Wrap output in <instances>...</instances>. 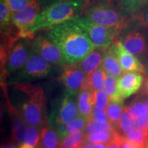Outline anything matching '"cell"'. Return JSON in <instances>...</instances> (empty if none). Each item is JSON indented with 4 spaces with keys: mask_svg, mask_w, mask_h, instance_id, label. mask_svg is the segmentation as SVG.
I'll use <instances>...</instances> for the list:
<instances>
[{
    "mask_svg": "<svg viewBox=\"0 0 148 148\" xmlns=\"http://www.w3.org/2000/svg\"><path fill=\"white\" fill-rule=\"evenodd\" d=\"M120 5L125 12L136 14L148 3V0H118Z\"/></svg>",
    "mask_w": 148,
    "mask_h": 148,
    "instance_id": "obj_30",
    "label": "cell"
},
{
    "mask_svg": "<svg viewBox=\"0 0 148 148\" xmlns=\"http://www.w3.org/2000/svg\"><path fill=\"white\" fill-rule=\"evenodd\" d=\"M124 136L132 144L145 145L148 140V130L136 128Z\"/></svg>",
    "mask_w": 148,
    "mask_h": 148,
    "instance_id": "obj_28",
    "label": "cell"
},
{
    "mask_svg": "<svg viewBox=\"0 0 148 148\" xmlns=\"http://www.w3.org/2000/svg\"><path fill=\"white\" fill-rule=\"evenodd\" d=\"M109 144H104V143L92 144V146H93V148H110V145H109Z\"/></svg>",
    "mask_w": 148,
    "mask_h": 148,
    "instance_id": "obj_41",
    "label": "cell"
},
{
    "mask_svg": "<svg viewBox=\"0 0 148 148\" xmlns=\"http://www.w3.org/2000/svg\"><path fill=\"white\" fill-rule=\"evenodd\" d=\"M121 148H132V143L122 135L121 139Z\"/></svg>",
    "mask_w": 148,
    "mask_h": 148,
    "instance_id": "obj_40",
    "label": "cell"
},
{
    "mask_svg": "<svg viewBox=\"0 0 148 148\" xmlns=\"http://www.w3.org/2000/svg\"><path fill=\"white\" fill-rule=\"evenodd\" d=\"M3 148H17L15 145H7L5 146Z\"/></svg>",
    "mask_w": 148,
    "mask_h": 148,
    "instance_id": "obj_44",
    "label": "cell"
},
{
    "mask_svg": "<svg viewBox=\"0 0 148 148\" xmlns=\"http://www.w3.org/2000/svg\"><path fill=\"white\" fill-rule=\"evenodd\" d=\"M101 67L107 74L113 75L117 78L124 73L112 49V45L107 48L105 51Z\"/></svg>",
    "mask_w": 148,
    "mask_h": 148,
    "instance_id": "obj_17",
    "label": "cell"
},
{
    "mask_svg": "<svg viewBox=\"0 0 148 148\" xmlns=\"http://www.w3.org/2000/svg\"><path fill=\"white\" fill-rule=\"evenodd\" d=\"M31 42L32 50L42 56L51 65L64 66L67 64L60 48L47 33L35 36Z\"/></svg>",
    "mask_w": 148,
    "mask_h": 148,
    "instance_id": "obj_8",
    "label": "cell"
},
{
    "mask_svg": "<svg viewBox=\"0 0 148 148\" xmlns=\"http://www.w3.org/2000/svg\"><path fill=\"white\" fill-rule=\"evenodd\" d=\"M125 49L136 56L142 57L147 53V42L145 36L137 31H132L127 33L120 40Z\"/></svg>",
    "mask_w": 148,
    "mask_h": 148,
    "instance_id": "obj_14",
    "label": "cell"
},
{
    "mask_svg": "<svg viewBox=\"0 0 148 148\" xmlns=\"http://www.w3.org/2000/svg\"><path fill=\"white\" fill-rule=\"evenodd\" d=\"M30 39L19 38L11 47L3 63L7 75L16 73L26 64L32 52Z\"/></svg>",
    "mask_w": 148,
    "mask_h": 148,
    "instance_id": "obj_7",
    "label": "cell"
},
{
    "mask_svg": "<svg viewBox=\"0 0 148 148\" xmlns=\"http://www.w3.org/2000/svg\"><path fill=\"white\" fill-rule=\"evenodd\" d=\"M136 128V119L130 112L126 107H125L124 110L122 113L121 117L120 119L116 132L120 134L125 136L127 133L134 130Z\"/></svg>",
    "mask_w": 148,
    "mask_h": 148,
    "instance_id": "obj_24",
    "label": "cell"
},
{
    "mask_svg": "<svg viewBox=\"0 0 148 148\" xmlns=\"http://www.w3.org/2000/svg\"><path fill=\"white\" fill-rule=\"evenodd\" d=\"M106 75V73L101 66L91 73L87 74L82 85L81 90H88L95 92L103 90L104 88Z\"/></svg>",
    "mask_w": 148,
    "mask_h": 148,
    "instance_id": "obj_18",
    "label": "cell"
},
{
    "mask_svg": "<svg viewBox=\"0 0 148 148\" xmlns=\"http://www.w3.org/2000/svg\"><path fill=\"white\" fill-rule=\"evenodd\" d=\"M8 105L12 124V140L13 143L19 146L23 141L27 124L21 112H18L10 101Z\"/></svg>",
    "mask_w": 148,
    "mask_h": 148,
    "instance_id": "obj_15",
    "label": "cell"
},
{
    "mask_svg": "<svg viewBox=\"0 0 148 148\" xmlns=\"http://www.w3.org/2000/svg\"><path fill=\"white\" fill-rule=\"evenodd\" d=\"M121 136L122 135L120 134L119 132H116L114 139L109 144L110 148H121Z\"/></svg>",
    "mask_w": 148,
    "mask_h": 148,
    "instance_id": "obj_37",
    "label": "cell"
},
{
    "mask_svg": "<svg viewBox=\"0 0 148 148\" xmlns=\"http://www.w3.org/2000/svg\"><path fill=\"white\" fill-rule=\"evenodd\" d=\"M51 72V64L39 54L32 51L26 64L16 72L11 79L12 84L25 83L48 76Z\"/></svg>",
    "mask_w": 148,
    "mask_h": 148,
    "instance_id": "obj_5",
    "label": "cell"
},
{
    "mask_svg": "<svg viewBox=\"0 0 148 148\" xmlns=\"http://www.w3.org/2000/svg\"><path fill=\"white\" fill-rule=\"evenodd\" d=\"M86 73L76 64H67L63 66L60 80L65 87L66 92L72 95H78L86 77Z\"/></svg>",
    "mask_w": 148,
    "mask_h": 148,
    "instance_id": "obj_11",
    "label": "cell"
},
{
    "mask_svg": "<svg viewBox=\"0 0 148 148\" xmlns=\"http://www.w3.org/2000/svg\"><path fill=\"white\" fill-rule=\"evenodd\" d=\"M145 145H134L132 144V148H144Z\"/></svg>",
    "mask_w": 148,
    "mask_h": 148,
    "instance_id": "obj_43",
    "label": "cell"
},
{
    "mask_svg": "<svg viewBox=\"0 0 148 148\" xmlns=\"http://www.w3.org/2000/svg\"><path fill=\"white\" fill-rule=\"evenodd\" d=\"M67 1H72V0H40V5L42 9L48 6V5L53 4V3Z\"/></svg>",
    "mask_w": 148,
    "mask_h": 148,
    "instance_id": "obj_38",
    "label": "cell"
},
{
    "mask_svg": "<svg viewBox=\"0 0 148 148\" xmlns=\"http://www.w3.org/2000/svg\"><path fill=\"white\" fill-rule=\"evenodd\" d=\"M117 77L106 73L105 79L104 89L110 101H123V99L119 95L118 89Z\"/></svg>",
    "mask_w": 148,
    "mask_h": 148,
    "instance_id": "obj_26",
    "label": "cell"
},
{
    "mask_svg": "<svg viewBox=\"0 0 148 148\" xmlns=\"http://www.w3.org/2000/svg\"><path fill=\"white\" fill-rule=\"evenodd\" d=\"M116 132V131L113 130L110 131L105 130L92 133L86 136V141L91 144H109L114 139Z\"/></svg>",
    "mask_w": 148,
    "mask_h": 148,
    "instance_id": "obj_27",
    "label": "cell"
},
{
    "mask_svg": "<svg viewBox=\"0 0 148 148\" xmlns=\"http://www.w3.org/2000/svg\"><path fill=\"white\" fill-rule=\"evenodd\" d=\"M143 74L136 72H124L117 79L119 95L123 99L129 97L142 87Z\"/></svg>",
    "mask_w": 148,
    "mask_h": 148,
    "instance_id": "obj_13",
    "label": "cell"
},
{
    "mask_svg": "<svg viewBox=\"0 0 148 148\" xmlns=\"http://www.w3.org/2000/svg\"><path fill=\"white\" fill-rule=\"evenodd\" d=\"M10 9L11 13H16L24 10L32 5L38 0H3Z\"/></svg>",
    "mask_w": 148,
    "mask_h": 148,
    "instance_id": "obj_31",
    "label": "cell"
},
{
    "mask_svg": "<svg viewBox=\"0 0 148 148\" xmlns=\"http://www.w3.org/2000/svg\"><path fill=\"white\" fill-rule=\"evenodd\" d=\"M84 131L71 133L61 140L59 148H80L86 142Z\"/></svg>",
    "mask_w": 148,
    "mask_h": 148,
    "instance_id": "obj_25",
    "label": "cell"
},
{
    "mask_svg": "<svg viewBox=\"0 0 148 148\" xmlns=\"http://www.w3.org/2000/svg\"><path fill=\"white\" fill-rule=\"evenodd\" d=\"M90 118L95 120L96 121L99 123H107L108 121V117H107L106 112L104 110H101V109L97 108L94 107Z\"/></svg>",
    "mask_w": 148,
    "mask_h": 148,
    "instance_id": "obj_35",
    "label": "cell"
},
{
    "mask_svg": "<svg viewBox=\"0 0 148 148\" xmlns=\"http://www.w3.org/2000/svg\"><path fill=\"white\" fill-rule=\"evenodd\" d=\"M135 17L140 25L148 29V3L135 14Z\"/></svg>",
    "mask_w": 148,
    "mask_h": 148,
    "instance_id": "obj_34",
    "label": "cell"
},
{
    "mask_svg": "<svg viewBox=\"0 0 148 148\" xmlns=\"http://www.w3.org/2000/svg\"><path fill=\"white\" fill-rule=\"evenodd\" d=\"M79 114L75 96L65 92L51 115V125L55 127L65 125Z\"/></svg>",
    "mask_w": 148,
    "mask_h": 148,
    "instance_id": "obj_10",
    "label": "cell"
},
{
    "mask_svg": "<svg viewBox=\"0 0 148 148\" xmlns=\"http://www.w3.org/2000/svg\"><path fill=\"white\" fill-rule=\"evenodd\" d=\"M136 119L147 115L148 109L145 103L140 98H136L129 106H125Z\"/></svg>",
    "mask_w": 148,
    "mask_h": 148,
    "instance_id": "obj_29",
    "label": "cell"
},
{
    "mask_svg": "<svg viewBox=\"0 0 148 148\" xmlns=\"http://www.w3.org/2000/svg\"><path fill=\"white\" fill-rule=\"evenodd\" d=\"M106 49L96 47L92 52L77 63L86 75L100 67L102 63L104 53Z\"/></svg>",
    "mask_w": 148,
    "mask_h": 148,
    "instance_id": "obj_16",
    "label": "cell"
},
{
    "mask_svg": "<svg viewBox=\"0 0 148 148\" xmlns=\"http://www.w3.org/2000/svg\"><path fill=\"white\" fill-rule=\"evenodd\" d=\"M84 0H72L49 5L41 9L37 15L30 32L49 29L82 15Z\"/></svg>",
    "mask_w": 148,
    "mask_h": 148,
    "instance_id": "obj_2",
    "label": "cell"
},
{
    "mask_svg": "<svg viewBox=\"0 0 148 148\" xmlns=\"http://www.w3.org/2000/svg\"><path fill=\"white\" fill-rule=\"evenodd\" d=\"M72 20L83 29L95 47L107 49L113 43V34L106 27L95 23L88 16L81 15Z\"/></svg>",
    "mask_w": 148,
    "mask_h": 148,
    "instance_id": "obj_6",
    "label": "cell"
},
{
    "mask_svg": "<svg viewBox=\"0 0 148 148\" xmlns=\"http://www.w3.org/2000/svg\"><path fill=\"white\" fill-rule=\"evenodd\" d=\"M110 102V99L104 90H97L93 92V103L94 107L105 110Z\"/></svg>",
    "mask_w": 148,
    "mask_h": 148,
    "instance_id": "obj_33",
    "label": "cell"
},
{
    "mask_svg": "<svg viewBox=\"0 0 148 148\" xmlns=\"http://www.w3.org/2000/svg\"><path fill=\"white\" fill-rule=\"evenodd\" d=\"M41 10L40 0L25 10L12 14V20L14 26L18 32L19 38L32 39L35 36L30 32L37 15Z\"/></svg>",
    "mask_w": 148,
    "mask_h": 148,
    "instance_id": "obj_9",
    "label": "cell"
},
{
    "mask_svg": "<svg viewBox=\"0 0 148 148\" xmlns=\"http://www.w3.org/2000/svg\"><path fill=\"white\" fill-rule=\"evenodd\" d=\"M136 128L148 130V114L136 119Z\"/></svg>",
    "mask_w": 148,
    "mask_h": 148,
    "instance_id": "obj_36",
    "label": "cell"
},
{
    "mask_svg": "<svg viewBox=\"0 0 148 148\" xmlns=\"http://www.w3.org/2000/svg\"><path fill=\"white\" fill-rule=\"evenodd\" d=\"M140 96L148 97V76L144 79L141 90L140 92Z\"/></svg>",
    "mask_w": 148,
    "mask_h": 148,
    "instance_id": "obj_39",
    "label": "cell"
},
{
    "mask_svg": "<svg viewBox=\"0 0 148 148\" xmlns=\"http://www.w3.org/2000/svg\"><path fill=\"white\" fill-rule=\"evenodd\" d=\"M40 142V128L29 125L27 127L23 143L18 148H38Z\"/></svg>",
    "mask_w": 148,
    "mask_h": 148,
    "instance_id": "obj_23",
    "label": "cell"
},
{
    "mask_svg": "<svg viewBox=\"0 0 148 148\" xmlns=\"http://www.w3.org/2000/svg\"><path fill=\"white\" fill-rule=\"evenodd\" d=\"M147 66H148V58H147Z\"/></svg>",
    "mask_w": 148,
    "mask_h": 148,
    "instance_id": "obj_47",
    "label": "cell"
},
{
    "mask_svg": "<svg viewBox=\"0 0 148 148\" xmlns=\"http://www.w3.org/2000/svg\"><path fill=\"white\" fill-rule=\"evenodd\" d=\"M80 148H93V146H92V144L88 143V142L86 141Z\"/></svg>",
    "mask_w": 148,
    "mask_h": 148,
    "instance_id": "obj_42",
    "label": "cell"
},
{
    "mask_svg": "<svg viewBox=\"0 0 148 148\" xmlns=\"http://www.w3.org/2000/svg\"><path fill=\"white\" fill-rule=\"evenodd\" d=\"M112 47L123 72H136L141 74L145 73L146 69L143 64L136 56L125 49L120 40L113 42Z\"/></svg>",
    "mask_w": 148,
    "mask_h": 148,
    "instance_id": "obj_12",
    "label": "cell"
},
{
    "mask_svg": "<svg viewBox=\"0 0 148 148\" xmlns=\"http://www.w3.org/2000/svg\"><path fill=\"white\" fill-rule=\"evenodd\" d=\"M47 33L60 48L67 64L78 63L96 48L73 20L51 27Z\"/></svg>",
    "mask_w": 148,
    "mask_h": 148,
    "instance_id": "obj_1",
    "label": "cell"
},
{
    "mask_svg": "<svg viewBox=\"0 0 148 148\" xmlns=\"http://www.w3.org/2000/svg\"><path fill=\"white\" fill-rule=\"evenodd\" d=\"M144 148H148V140H147V141L146 142V143L145 145V147H144Z\"/></svg>",
    "mask_w": 148,
    "mask_h": 148,
    "instance_id": "obj_45",
    "label": "cell"
},
{
    "mask_svg": "<svg viewBox=\"0 0 148 148\" xmlns=\"http://www.w3.org/2000/svg\"><path fill=\"white\" fill-rule=\"evenodd\" d=\"M88 119L89 118L79 114L77 117L71 120L66 124L56 127L61 140L71 133L78 131H84L87 125Z\"/></svg>",
    "mask_w": 148,
    "mask_h": 148,
    "instance_id": "obj_20",
    "label": "cell"
},
{
    "mask_svg": "<svg viewBox=\"0 0 148 148\" xmlns=\"http://www.w3.org/2000/svg\"><path fill=\"white\" fill-rule=\"evenodd\" d=\"M61 139L56 128L46 122L40 127V146L45 148H59Z\"/></svg>",
    "mask_w": 148,
    "mask_h": 148,
    "instance_id": "obj_19",
    "label": "cell"
},
{
    "mask_svg": "<svg viewBox=\"0 0 148 148\" xmlns=\"http://www.w3.org/2000/svg\"><path fill=\"white\" fill-rule=\"evenodd\" d=\"M114 130L113 127H112L109 122H107V123H99V122L96 121L95 120H94L92 118H89L88 119V122L87 123V125H86V128L84 130V133L86 134V136L87 135L91 134L92 133H95L100 132V131H105V130Z\"/></svg>",
    "mask_w": 148,
    "mask_h": 148,
    "instance_id": "obj_32",
    "label": "cell"
},
{
    "mask_svg": "<svg viewBox=\"0 0 148 148\" xmlns=\"http://www.w3.org/2000/svg\"><path fill=\"white\" fill-rule=\"evenodd\" d=\"M82 15L106 27L114 36L120 32L125 21L114 0H84Z\"/></svg>",
    "mask_w": 148,
    "mask_h": 148,
    "instance_id": "obj_3",
    "label": "cell"
},
{
    "mask_svg": "<svg viewBox=\"0 0 148 148\" xmlns=\"http://www.w3.org/2000/svg\"><path fill=\"white\" fill-rule=\"evenodd\" d=\"M14 87L26 94L28 99L20 106L21 114L28 125L40 127L46 123L44 119L46 98L43 90L28 82L19 83Z\"/></svg>",
    "mask_w": 148,
    "mask_h": 148,
    "instance_id": "obj_4",
    "label": "cell"
},
{
    "mask_svg": "<svg viewBox=\"0 0 148 148\" xmlns=\"http://www.w3.org/2000/svg\"><path fill=\"white\" fill-rule=\"evenodd\" d=\"M124 108L123 101H110L106 108L108 121L116 131Z\"/></svg>",
    "mask_w": 148,
    "mask_h": 148,
    "instance_id": "obj_22",
    "label": "cell"
},
{
    "mask_svg": "<svg viewBox=\"0 0 148 148\" xmlns=\"http://www.w3.org/2000/svg\"><path fill=\"white\" fill-rule=\"evenodd\" d=\"M38 148H45V147H42V146H38Z\"/></svg>",
    "mask_w": 148,
    "mask_h": 148,
    "instance_id": "obj_46",
    "label": "cell"
},
{
    "mask_svg": "<svg viewBox=\"0 0 148 148\" xmlns=\"http://www.w3.org/2000/svg\"><path fill=\"white\" fill-rule=\"evenodd\" d=\"M77 102L79 114L90 118L94 108L93 92L88 90H80L77 95Z\"/></svg>",
    "mask_w": 148,
    "mask_h": 148,
    "instance_id": "obj_21",
    "label": "cell"
}]
</instances>
